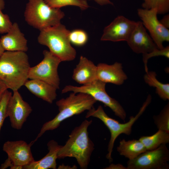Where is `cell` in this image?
Listing matches in <instances>:
<instances>
[{"mask_svg": "<svg viewBox=\"0 0 169 169\" xmlns=\"http://www.w3.org/2000/svg\"><path fill=\"white\" fill-rule=\"evenodd\" d=\"M143 61L144 64L146 72H147L148 68L147 63L148 60L150 58L157 56H163L167 58H169V47L168 46L162 49H156L151 52L142 54Z\"/></svg>", "mask_w": 169, "mask_h": 169, "instance_id": "4316f807", "label": "cell"}, {"mask_svg": "<svg viewBox=\"0 0 169 169\" xmlns=\"http://www.w3.org/2000/svg\"><path fill=\"white\" fill-rule=\"evenodd\" d=\"M96 101L90 95L82 93H71L65 98L56 102L59 113L51 120L44 124L36 139L35 142L46 131L58 128L64 120L74 115L89 110L94 107Z\"/></svg>", "mask_w": 169, "mask_h": 169, "instance_id": "3957f363", "label": "cell"}, {"mask_svg": "<svg viewBox=\"0 0 169 169\" xmlns=\"http://www.w3.org/2000/svg\"><path fill=\"white\" fill-rule=\"evenodd\" d=\"M12 95L10 91L7 90L0 101V131L6 116V109L8 100Z\"/></svg>", "mask_w": 169, "mask_h": 169, "instance_id": "83f0119b", "label": "cell"}, {"mask_svg": "<svg viewBox=\"0 0 169 169\" xmlns=\"http://www.w3.org/2000/svg\"><path fill=\"white\" fill-rule=\"evenodd\" d=\"M11 169H23V166L18 165H13L10 167Z\"/></svg>", "mask_w": 169, "mask_h": 169, "instance_id": "d590c367", "label": "cell"}, {"mask_svg": "<svg viewBox=\"0 0 169 169\" xmlns=\"http://www.w3.org/2000/svg\"><path fill=\"white\" fill-rule=\"evenodd\" d=\"M34 143L32 141L28 144L23 140L7 141L3 144V149L13 165L23 167L35 161L31 149V146Z\"/></svg>", "mask_w": 169, "mask_h": 169, "instance_id": "4fadbf2b", "label": "cell"}, {"mask_svg": "<svg viewBox=\"0 0 169 169\" xmlns=\"http://www.w3.org/2000/svg\"><path fill=\"white\" fill-rule=\"evenodd\" d=\"M0 44L4 51L25 52L28 50L27 41L16 23H13L9 31L1 37Z\"/></svg>", "mask_w": 169, "mask_h": 169, "instance_id": "2e32d148", "label": "cell"}, {"mask_svg": "<svg viewBox=\"0 0 169 169\" xmlns=\"http://www.w3.org/2000/svg\"><path fill=\"white\" fill-rule=\"evenodd\" d=\"M145 82L149 86L156 88V93L164 100H169V84H164L156 78V74L154 71H148L144 76Z\"/></svg>", "mask_w": 169, "mask_h": 169, "instance_id": "7402d4cb", "label": "cell"}, {"mask_svg": "<svg viewBox=\"0 0 169 169\" xmlns=\"http://www.w3.org/2000/svg\"><path fill=\"white\" fill-rule=\"evenodd\" d=\"M106 169H127V167L124 166L121 164H112L108 166L105 168Z\"/></svg>", "mask_w": 169, "mask_h": 169, "instance_id": "1f68e13d", "label": "cell"}, {"mask_svg": "<svg viewBox=\"0 0 169 169\" xmlns=\"http://www.w3.org/2000/svg\"><path fill=\"white\" fill-rule=\"evenodd\" d=\"M106 83L98 79L92 83L80 86L67 85L62 90V93L69 92L88 94L96 101L103 103L105 106L110 108L115 115L124 122L126 118V112L120 104L115 99L110 97L105 90Z\"/></svg>", "mask_w": 169, "mask_h": 169, "instance_id": "52a82bcc", "label": "cell"}, {"mask_svg": "<svg viewBox=\"0 0 169 169\" xmlns=\"http://www.w3.org/2000/svg\"><path fill=\"white\" fill-rule=\"evenodd\" d=\"M69 38L71 43L77 46L84 45L88 40V35L86 32L81 29H75L70 31Z\"/></svg>", "mask_w": 169, "mask_h": 169, "instance_id": "484cf974", "label": "cell"}, {"mask_svg": "<svg viewBox=\"0 0 169 169\" xmlns=\"http://www.w3.org/2000/svg\"><path fill=\"white\" fill-rule=\"evenodd\" d=\"M154 122L158 130L169 132V103L164 107L160 113L153 117Z\"/></svg>", "mask_w": 169, "mask_h": 169, "instance_id": "cb8c5ba5", "label": "cell"}, {"mask_svg": "<svg viewBox=\"0 0 169 169\" xmlns=\"http://www.w3.org/2000/svg\"><path fill=\"white\" fill-rule=\"evenodd\" d=\"M98 4L101 5L107 4L113 5V3L110 0H93Z\"/></svg>", "mask_w": 169, "mask_h": 169, "instance_id": "d6a6232c", "label": "cell"}, {"mask_svg": "<svg viewBox=\"0 0 169 169\" xmlns=\"http://www.w3.org/2000/svg\"><path fill=\"white\" fill-rule=\"evenodd\" d=\"M151 100V97L149 95L138 113L135 116H131L128 121L124 123H120L110 117L105 112L101 105L99 106L96 109L93 107L88 110L85 116L86 118L93 117L99 119L108 128L110 132V138L108 146V153L106 155V158L110 162L113 161L111 155L116 139L122 134L128 136L131 134L133 125L145 111Z\"/></svg>", "mask_w": 169, "mask_h": 169, "instance_id": "5b68a950", "label": "cell"}, {"mask_svg": "<svg viewBox=\"0 0 169 169\" xmlns=\"http://www.w3.org/2000/svg\"><path fill=\"white\" fill-rule=\"evenodd\" d=\"M97 67V79L106 84L121 85L127 79L120 63L115 62L111 65L100 63Z\"/></svg>", "mask_w": 169, "mask_h": 169, "instance_id": "9a60e30c", "label": "cell"}, {"mask_svg": "<svg viewBox=\"0 0 169 169\" xmlns=\"http://www.w3.org/2000/svg\"><path fill=\"white\" fill-rule=\"evenodd\" d=\"M144 1L145 0H143Z\"/></svg>", "mask_w": 169, "mask_h": 169, "instance_id": "f35d334b", "label": "cell"}, {"mask_svg": "<svg viewBox=\"0 0 169 169\" xmlns=\"http://www.w3.org/2000/svg\"><path fill=\"white\" fill-rule=\"evenodd\" d=\"M12 25L9 16L3 13L2 10H0V33H7Z\"/></svg>", "mask_w": 169, "mask_h": 169, "instance_id": "f1b7e54d", "label": "cell"}, {"mask_svg": "<svg viewBox=\"0 0 169 169\" xmlns=\"http://www.w3.org/2000/svg\"><path fill=\"white\" fill-rule=\"evenodd\" d=\"M4 88L7 89L4 84L0 81V90Z\"/></svg>", "mask_w": 169, "mask_h": 169, "instance_id": "8d00e7d4", "label": "cell"}, {"mask_svg": "<svg viewBox=\"0 0 169 169\" xmlns=\"http://www.w3.org/2000/svg\"><path fill=\"white\" fill-rule=\"evenodd\" d=\"M139 140L147 150H154L161 145L169 143V132L158 130L154 134L150 136H142Z\"/></svg>", "mask_w": 169, "mask_h": 169, "instance_id": "44dd1931", "label": "cell"}, {"mask_svg": "<svg viewBox=\"0 0 169 169\" xmlns=\"http://www.w3.org/2000/svg\"><path fill=\"white\" fill-rule=\"evenodd\" d=\"M40 31L38 38L39 43L47 46L61 61H71L75 59L76 52L69 38L70 31L64 25L60 23Z\"/></svg>", "mask_w": 169, "mask_h": 169, "instance_id": "277c9868", "label": "cell"}, {"mask_svg": "<svg viewBox=\"0 0 169 169\" xmlns=\"http://www.w3.org/2000/svg\"><path fill=\"white\" fill-rule=\"evenodd\" d=\"M24 85L34 95L49 103H52L56 98L57 89L43 81L28 79Z\"/></svg>", "mask_w": 169, "mask_h": 169, "instance_id": "ac0fdd59", "label": "cell"}, {"mask_svg": "<svg viewBox=\"0 0 169 169\" xmlns=\"http://www.w3.org/2000/svg\"><path fill=\"white\" fill-rule=\"evenodd\" d=\"M50 6L57 8L71 5L78 7L81 10L86 9L89 6L86 0H44Z\"/></svg>", "mask_w": 169, "mask_h": 169, "instance_id": "603a6c76", "label": "cell"}, {"mask_svg": "<svg viewBox=\"0 0 169 169\" xmlns=\"http://www.w3.org/2000/svg\"><path fill=\"white\" fill-rule=\"evenodd\" d=\"M64 15L59 8L50 6L44 0H29L24 13L27 23L40 31L60 23Z\"/></svg>", "mask_w": 169, "mask_h": 169, "instance_id": "8992f818", "label": "cell"}, {"mask_svg": "<svg viewBox=\"0 0 169 169\" xmlns=\"http://www.w3.org/2000/svg\"><path fill=\"white\" fill-rule=\"evenodd\" d=\"M4 7L5 3L4 0H0V10L4 9Z\"/></svg>", "mask_w": 169, "mask_h": 169, "instance_id": "e575fe53", "label": "cell"}, {"mask_svg": "<svg viewBox=\"0 0 169 169\" xmlns=\"http://www.w3.org/2000/svg\"><path fill=\"white\" fill-rule=\"evenodd\" d=\"M145 147L139 140H132L128 141L124 139L120 141L117 147L120 155L129 160L134 159L146 151Z\"/></svg>", "mask_w": 169, "mask_h": 169, "instance_id": "ffe728a7", "label": "cell"}, {"mask_svg": "<svg viewBox=\"0 0 169 169\" xmlns=\"http://www.w3.org/2000/svg\"><path fill=\"white\" fill-rule=\"evenodd\" d=\"M48 153L42 159L35 160L31 163L23 166L24 169H56V160L58 152L62 146L55 141L51 140L47 144Z\"/></svg>", "mask_w": 169, "mask_h": 169, "instance_id": "d6986e66", "label": "cell"}, {"mask_svg": "<svg viewBox=\"0 0 169 169\" xmlns=\"http://www.w3.org/2000/svg\"><path fill=\"white\" fill-rule=\"evenodd\" d=\"M126 42L131 49L137 54H146L158 48L141 21L136 22Z\"/></svg>", "mask_w": 169, "mask_h": 169, "instance_id": "5bb4252c", "label": "cell"}, {"mask_svg": "<svg viewBox=\"0 0 169 169\" xmlns=\"http://www.w3.org/2000/svg\"><path fill=\"white\" fill-rule=\"evenodd\" d=\"M13 164L11 160L8 157L5 161L2 164L0 167V169H5L8 167L10 168Z\"/></svg>", "mask_w": 169, "mask_h": 169, "instance_id": "4dcf8cb0", "label": "cell"}, {"mask_svg": "<svg viewBox=\"0 0 169 169\" xmlns=\"http://www.w3.org/2000/svg\"><path fill=\"white\" fill-rule=\"evenodd\" d=\"M4 51V50L2 48L0 44V56L3 54V53Z\"/></svg>", "mask_w": 169, "mask_h": 169, "instance_id": "74e56055", "label": "cell"}, {"mask_svg": "<svg viewBox=\"0 0 169 169\" xmlns=\"http://www.w3.org/2000/svg\"><path fill=\"white\" fill-rule=\"evenodd\" d=\"M169 151L166 144L152 150H146L127 161V169H168Z\"/></svg>", "mask_w": 169, "mask_h": 169, "instance_id": "9c48e42d", "label": "cell"}, {"mask_svg": "<svg viewBox=\"0 0 169 169\" xmlns=\"http://www.w3.org/2000/svg\"><path fill=\"white\" fill-rule=\"evenodd\" d=\"M32 110L24 100L18 90L13 91L8 102L6 116L9 117L12 127L17 130L21 129Z\"/></svg>", "mask_w": 169, "mask_h": 169, "instance_id": "8fae6325", "label": "cell"}, {"mask_svg": "<svg viewBox=\"0 0 169 169\" xmlns=\"http://www.w3.org/2000/svg\"><path fill=\"white\" fill-rule=\"evenodd\" d=\"M30 67L25 52L4 51L0 56V81L7 89L18 90L28 79Z\"/></svg>", "mask_w": 169, "mask_h": 169, "instance_id": "6da1fadb", "label": "cell"}, {"mask_svg": "<svg viewBox=\"0 0 169 169\" xmlns=\"http://www.w3.org/2000/svg\"><path fill=\"white\" fill-rule=\"evenodd\" d=\"M161 23L167 28H169V14L164 16L160 21Z\"/></svg>", "mask_w": 169, "mask_h": 169, "instance_id": "f546056e", "label": "cell"}, {"mask_svg": "<svg viewBox=\"0 0 169 169\" xmlns=\"http://www.w3.org/2000/svg\"><path fill=\"white\" fill-rule=\"evenodd\" d=\"M142 6L148 9H156L158 14H164L169 11V0H145Z\"/></svg>", "mask_w": 169, "mask_h": 169, "instance_id": "d4e9b609", "label": "cell"}, {"mask_svg": "<svg viewBox=\"0 0 169 169\" xmlns=\"http://www.w3.org/2000/svg\"><path fill=\"white\" fill-rule=\"evenodd\" d=\"M72 78L77 83L83 85L90 84L97 79V66L81 56L74 69Z\"/></svg>", "mask_w": 169, "mask_h": 169, "instance_id": "e0dca14e", "label": "cell"}, {"mask_svg": "<svg viewBox=\"0 0 169 169\" xmlns=\"http://www.w3.org/2000/svg\"><path fill=\"white\" fill-rule=\"evenodd\" d=\"M7 90V89L4 88L0 90V101L1 100L5 91Z\"/></svg>", "mask_w": 169, "mask_h": 169, "instance_id": "836d02e7", "label": "cell"}, {"mask_svg": "<svg viewBox=\"0 0 169 169\" xmlns=\"http://www.w3.org/2000/svg\"><path fill=\"white\" fill-rule=\"evenodd\" d=\"M136 23V22L123 16H118L105 27L100 40L114 42L127 41Z\"/></svg>", "mask_w": 169, "mask_h": 169, "instance_id": "7c38bea8", "label": "cell"}, {"mask_svg": "<svg viewBox=\"0 0 169 169\" xmlns=\"http://www.w3.org/2000/svg\"><path fill=\"white\" fill-rule=\"evenodd\" d=\"M92 122V120H84L79 125L74 128L65 145L62 146L59 150L57 158L74 157L80 169L87 168L95 149L94 144L89 137L88 131Z\"/></svg>", "mask_w": 169, "mask_h": 169, "instance_id": "7a4b0ae2", "label": "cell"}, {"mask_svg": "<svg viewBox=\"0 0 169 169\" xmlns=\"http://www.w3.org/2000/svg\"><path fill=\"white\" fill-rule=\"evenodd\" d=\"M43 54L44 58L37 65L30 68L28 78L43 81L59 89L60 79L58 69L62 61L49 51L44 50Z\"/></svg>", "mask_w": 169, "mask_h": 169, "instance_id": "ba28073f", "label": "cell"}, {"mask_svg": "<svg viewBox=\"0 0 169 169\" xmlns=\"http://www.w3.org/2000/svg\"><path fill=\"white\" fill-rule=\"evenodd\" d=\"M137 14L158 49H163L164 42L169 41V30L158 20L157 10L139 8L137 9Z\"/></svg>", "mask_w": 169, "mask_h": 169, "instance_id": "30bf717a", "label": "cell"}]
</instances>
